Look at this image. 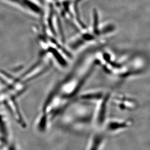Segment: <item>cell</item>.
Instances as JSON below:
<instances>
[{
	"label": "cell",
	"mask_w": 150,
	"mask_h": 150,
	"mask_svg": "<svg viewBox=\"0 0 150 150\" xmlns=\"http://www.w3.org/2000/svg\"><path fill=\"white\" fill-rule=\"evenodd\" d=\"M133 124L130 120L113 119L109 121L106 126V128L111 132H118L129 128Z\"/></svg>",
	"instance_id": "6da1fadb"
},
{
	"label": "cell",
	"mask_w": 150,
	"mask_h": 150,
	"mask_svg": "<svg viewBox=\"0 0 150 150\" xmlns=\"http://www.w3.org/2000/svg\"><path fill=\"white\" fill-rule=\"evenodd\" d=\"M108 96L107 95L103 98V101L100 106L98 114L97 116V122L99 125H101L104 123L105 119L106 113V107L107 102L108 100Z\"/></svg>",
	"instance_id": "7a4b0ae2"
},
{
	"label": "cell",
	"mask_w": 150,
	"mask_h": 150,
	"mask_svg": "<svg viewBox=\"0 0 150 150\" xmlns=\"http://www.w3.org/2000/svg\"><path fill=\"white\" fill-rule=\"evenodd\" d=\"M117 104L119 108L123 110H133L137 107V103L134 100L127 98L117 100Z\"/></svg>",
	"instance_id": "3957f363"
},
{
	"label": "cell",
	"mask_w": 150,
	"mask_h": 150,
	"mask_svg": "<svg viewBox=\"0 0 150 150\" xmlns=\"http://www.w3.org/2000/svg\"><path fill=\"white\" fill-rule=\"evenodd\" d=\"M104 140V137L101 134H97L93 139L90 150H98Z\"/></svg>",
	"instance_id": "277c9868"
},
{
	"label": "cell",
	"mask_w": 150,
	"mask_h": 150,
	"mask_svg": "<svg viewBox=\"0 0 150 150\" xmlns=\"http://www.w3.org/2000/svg\"><path fill=\"white\" fill-rule=\"evenodd\" d=\"M103 97V95L100 93L97 94H88L86 95L82 96V98L85 100H95V99H100Z\"/></svg>",
	"instance_id": "5b68a950"
},
{
	"label": "cell",
	"mask_w": 150,
	"mask_h": 150,
	"mask_svg": "<svg viewBox=\"0 0 150 150\" xmlns=\"http://www.w3.org/2000/svg\"><path fill=\"white\" fill-rule=\"evenodd\" d=\"M46 121H47V117L46 115H44L43 117H42L39 124V128L40 130H45V128L46 127Z\"/></svg>",
	"instance_id": "8992f818"
},
{
	"label": "cell",
	"mask_w": 150,
	"mask_h": 150,
	"mask_svg": "<svg viewBox=\"0 0 150 150\" xmlns=\"http://www.w3.org/2000/svg\"><path fill=\"white\" fill-rule=\"evenodd\" d=\"M52 50H51V51H52L54 55H56V57L57 59L59 62H61V64H62V65H64L65 63V62H64V59H62V57L60 56L59 54H59H58V52H57L56 51H55V50H54V49H52Z\"/></svg>",
	"instance_id": "52a82bcc"
}]
</instances>
